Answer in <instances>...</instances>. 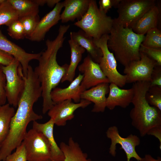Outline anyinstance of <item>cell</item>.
Listing matches in <instances>:
<instances>
[{"label": "cell", "instance_id": "16", "mask_svg": "<svg viewBox=\"0 0 161 161\" xmlns=\"http://www.w3.org/2000/svg\"><path fill=\"white\" fill-rule=\"evenodd\" d=\"M83 75L80 74L71 82L67 87L61 88L56 87L51 91V99L55 104L67 100H73L76 103L80 102L81 95L85 90L81 86Z\"/></svg>", "mask_w": 161, "mask_h": 161}, {"label": "cell", "instance_id": "43", "mask_svg": "<svg viewBox=\"0 0 161 161\" xmlns=\"http://www.w3.org/2000/svg\"><path fill=\"white\" fill-rule=\"evenodd\" d=\"M5 161V160H3V161Z\"/></svg>", "mask_w": 161, "mask_h": 161}, {"label": "cell", "instance_id": "37", "mask_svg": "<svg viewBox=\"0 0 161 161\" xmlns=\"http://www.w3.org/2000/svg\"><path fill=\"white\" fill-rule=\"evenodd\" d=\"M14 57L10 54L0 50V65L6 66L12 61Z\"/></svg>", "mask_w": 161, "mask_h": 161}, {"label": "cell", "instance_id": "6", "mask_svg": "<svg viewBox=\"0 0 161 161\" xmlns=\"http://www.w3.org/2000/svg\"><path fill=\"white\" fill-rule=\"evenodd\" d=\"M156 2L155 0H121L117 8L118 16L114 20L124 27L132 28Z\"/></svg>", "mask_w": 161, "mask_h": 161}, {"label": "cell", "instance_id": "29", "mask_svg": "<svg viewBox=\"0 0 161 161\" xmlns=\"http://www.w3.org/2000/svg\"><path fill=\"white\" fill-rule=\"evenodd\" d=\"M145 98L148 103L161 111V87L150 86L147 91Z\"/></svg>", "mask_w": 161, "mask_h": 161}, {"label": "cell", "instance_id": "41", "mask_svg": "<svg viewBox=\"0 0 161 161\" xmlns=\"http://www.w3.org/2000/svg\"><path fill=\"white\" fill-rule=\"evenodd\" d=\"M47 161H51V160H48Z\"/></svg>", "mask_w": 161, "mask_h": 161}, {"label": "cell", "instance_id": "9", "mask_svg": "<svg viewBox=\"0 0 161 161\" xmlns=\"http://www.w3.org/2000/svg\"><path fill=\"white\" fill-rule=\"evenodd\" d=\"M27 161H47L51 160V147L42 133L32 129L27 131L23 141Z\"/></svg>", "mask_w": 161, "mask_h": 161}, {"label": "cell", "instance_id": "15", "mask_svg": "<svg viewBox=\"0 0 161 161\" xmlns=\"http://www.w3.org/2000/svg\"><path fill=\"white\" fill-rule=\"evenodd\" d=\"M64 7L63 2L57 3L52 10L39 20L33 32L27 38L37 42L44 40L47 33L60 20L61 13Z\"/></svg>", "mask_w": 161, "mask_h": 161}, {"label": "cell", "instance_id": "19", "mask_svg": "<svg viewBox=\"0 0 161 161\" xmlns=\"http://www.w3.org/2000/svg\"><path fill=\"white\" fill-rule=\"evenodd\" d=\"M90 0H65L63 1L64 8L60 15L62 23L80 20L88 9Z\"/></svg>", "mask_w": 161, "mask_h": 161}, {"label": "cell", "instance_id": "25", "mask_svg": "<svg viewBox=\"0 0 161 161\" xmlns=\"http://www.w3.org/2000/svg\"><path fill=\"white\" fill-rule=\"evenodd\" d=\"M15 113L13 107L8 103L0 105V144H1L7 136L10 123Z\"/></svg>", "mask_w": 161, "mask_h": 161}, {"label": "cell", "instance_id": "8", "mask_svg": "<svg viewBox=\"0 0 161 161\" xmlns=\"http://www.w3.org/2000/svg\"><path fill=\"white\" fill-rule=\"evenodd\" d=\"M109 34L103 35L99 39L93 38L95 44L100 48L103 56L99 64L102 72L109 80L110 83H113L121 88L126 83V76L120 73L117 69L116 60L114 54L109 50L107 45Z\"/></svg>", "mask_w": 161, "mask_h": 161}, {"label": "cell", "instance_id": "11", "mask_svg": "<svg viewBox=\"0 0 161 161\" xmlns=\"http://www.w3.org/2000/svg\"><path fill=\"white\" fill-rule=\"evenodd\" d=\"M140 59L133 61L124 67L123 72L126 76V83L137 82H149L154 68L158 65L144 53L140 52Z\"/></svg>", "mask_w": 161, "mask_h": 161}, {"label": "cell", "instance_id": "24", "mask_svg": "<svg viewBox=\"0 0 161 161\" xmlns=\"http://www.w3.org/2000/svg\"><path fill=\"white\" fill-rule=\"evenodd\" d=\"M59 147L64 155L63 161H92L88 158L87 154L83 152L78 143L72 137L69 138L67 143L61 142Z\"/></svg>", "mask_w": 161, "mask_h": 161}, {"label": "cell", "instance_id": "34", "mask_svg": "<svg viewBox=\"0 0 161 161\" xmlns=\"http://www.w3.org/2000/svg\"><path fill=\"white\" fill-rule=\"evenodd\" d=\"M2 66L0 65V105H1L5 104L7 100L5 92L6 78L3 70Z\"/></svg>", "mask_w": 161, "mask_h": 161}, {"label": "cell", "instance_id": "40", "mask_svg": "<svg viewBox=\"0 0 161 161\" xmlns=\"http://www.w3.org/2000/svg\"><path fill=\"white\" fill-rule=\"evenodd\" d=\"M60 1V0H46V4L49 7H52Z\"/></svg>", "mask_w": 161, "mask_h": 161}, {"label": "cell", "instance_id": "13", "mask_svg": "<svg viewBox=\"0 0 161 161\" xmlns=\"http://www.w3.org/2000/svg\"><path fill=\"white\" fill-rule=\"evenodd\" d=\"M78 68L79 71L83 74L80 85L85 90L102 83H110L99 64L94 62L88 54Z\"/></svg>", "mask_w": 161, "mask_h": 161}, {"label": "cell", "instance_id": "21", "mask_svg": "<svg viewBox=\"0 0 161 161\" xmlns=\"http://www.w3.org/2000/svg\"><path fill=\"white\" fill-rule=\"evenodd\" d=\"M70 38L86 50L94 62L99 64L103 53L101 49L95 44L92 37L80 30L77 32H71Z\"/></svg>", "mask_w": 161, "mask_h": 161}, {"label": "cell", "instance_id": "31", "mask_svg": "<svg viewBox=\"0 0 161 161\" xmlns=\"http://www.w3.org/2000/svg\"><path fill=\"white\" fill-rule=\"evenodd\" d=\"M8 27V33L12 38L20 40L25 37L23 26L18 19L13 22Z\"/></svg>", "mask_w": 161, "mask_h": 161}, {"label": "cell", "instance_id": "27", "mask_svg": "<svg viewBox=\"0 0 161 161\" xmlns=\"http://www.w3.org/2000/svg\"><path fill=\"white\" fill-rule=\"evenodd\" d=\"M18 19L16 11L8 0H4L0 4V26L5 25L8 26L13 22Z\"/></svg>", "mask_w": 161, "mask_h": 161}, {"label": "cell", "instance_id": "5", "mask_svg": "<svg viewBox=\"0 0 161 161\" xmlns=\"http://www.w3.org/2000/svg\"><path fill=\"white\" fill-rule=\"evenodd\" d=\"M114 20L101 12L96 0H90L88 10L84 16L74 24L94 39L109 34Z\"/></svg>", "mask_w": 161, "mask_h": 161}, {"label": "cell", "instance_id": "33", "mask_svg": "<svg viewBox=\"0 0 161 161\" xmlns=\"http://www.w3.org/2000/svg\"><path fill=\"white\" fill-rule=\"evenodd\" d=\"M16 149L14 153L7 157L5 161H27L26 149L23 142H22Z\"/></svg>", "mask_w": 161, "mask_h": 161}, {"label": "cell", "instance_id": "39", "mask_svg": "<svg viewBox=\"0 0 161 161\" xmlns=\"http://www.w3.org/2000/svg\"><path fill=\"white\" fill-rule=\"evenodd\" d=\"M139 161H161V158L159 157L157 159H155L151 155L146 154L143 157H141Z\"/></svg>", "mask_w": 161, "mask_h": 161}, {"label": "cell", "instance_id": "42", "mask_svg": "<svg viewBox=\"0 0 161 161\" xmlns=\"http://www.w3.org/2000/svg\"><path fill=\"white\" fill-rule=\"evenodd\" d=\"M1 144H0V148L1 146Z\"/></svg>", "mask_w": 161, "mask_h": 161}, {"label": "cell", "instance_id": "7", "mask_svg": "<svg viewBox=\"0 0 161 161\" xmlns=\"http://www.w3.org/2000/svg\"><path fill=\"white\" fill-rule=\"evenodd\" d=\"M6 78V95L8 103L17 107L25 87L22 68L19 61L14 58L6 66H2Z\"/></svg>", "mask_w": 161, "mask_h": 161}, {"label": "cell", "instance_id": "22", "mask_svg": "<svg viewBox=\"0 0 161 161\" xmlns=\"http://www.w3.org/2000/svg\"><path fill=\"white\" fill-rule=\"evenodd\" d=\"M160 12L159 8L155 5L137 21L132 28L133 31L137 34L145 35L149 30L157 28Z\"/></svg>", "mask_w": 161, "mask_h": 161}, {"label": "cell", "instance_id": "36", "mask_svg": "<svg viewBox=\"0 0 161 161\" xmlns=\"http://www.w3.org/2000/svg\"><path fill=\"white\" fill-rule=\"evenodd\" d=\"M150 86L161 87V65H157L151 73Z\"/></svg>", "mask_w": 161, "mask_h": 161}, {"label": "cell", "instance_id": "12", "mask_svg": "<svg viewBox=\"0 0 161 161\" xmlns=\"http://www.w3.org/2000/svg\"><path fill=\"white\" fill-rule=\"evenodd\" d=\"M91 103L84 99H81L78 103H73L71 99L66 100L54 104L48 111V115L53 120L55 124L64 126L67 121L74 117L76 110L80 108H85Z\"/></svg>", "mask_w": 161, "mask_h": 161}, {"label": "cell", "instance_id": "30", "mask_svg": "<svg viewBox=\"0 0 161 161\" xmlns=\"http://www.w3.org/2000/svg\"><path fill=\"white\" fill-rule=\"evenodd\" d=\"M18 20L23 25L25 37L27 38L33 32L40 20L38 14L22 17Z\"/></svg>", "mask_w": 161, "mask_h": 161}, {"label": "cell", "instance_id": "18", "mask_svg": "<svg viewBox=\"0 0 161 161\" xmlns=\"http://www.w3.org/2000/svg\"><path fill=\"white\" fill-rule=\"evenodd\" d=\"M109 87V94L106 100V107L109 109L112 110L117 106L125 108L131 103L134 95L132 87L122 89L112 83H110Z\"/></svg>", "mask_w": 161, "mask_h": 161}, {"label": "cell", "instance_id": "20", "mask_svg": "<svg viewBox=\"0 0 161 161\" xmlns=\"http://www.w3.org/2000/svg\"><path fill=\"white\" fill-rule=\"evenodd\" d=\"M53 120L50 118L47 122L44 123L33 122L32 129L44 134L47 138L51 147V159L55 161H63L64 155L55 141L53 131L54 125Z\"/></svg>", "mask_w": 161, "mask_h": 161}, {"label": "cell", "instance_id": "17", "mask_svg": "<svg viewBox=\"0 0 161 161\" xmlns=\"http://www.w3.org/2000/svg\"><path fill=\"white\" fill-rule=\"evenodd\" d=\"M109 83H102L85 90L82 93L81 99L94 103L92 112L98 113L105 111L106 108V95L109 92Z\"/></svg>", "mask_w": 161, "mask_h": 161}, {"label": "cell", "instance_id": "23", "mask_svg": "<svg viewBox=\"0 0 161 161\" xmlns=\"http://www.w3.org/2000/svg\"><path fill=\"white\" fill-rule=\"evenodd\" d=\"M71 51L70 64L66 73L61 81V83L65 81L72 82L75 75L76 69L81 61L82 55L85 49L79 45L71 38L68 41Z\"/></svg>", "mask_w": 161, "mask_h": 161}, {"label": "cell", "instance_id": "10", "mask_svg": "<svg viewBox=\"0 0 161 161\" xmlns=\"http://www.w3.org/2000/svg\"><path fill=\"white\" fill-rule=\"evenodd\" d=\"M106 134L107 138L111 140L109 153L113 157L116 156V145L119 144L126 154L127 161H130L133 158L137 161L141 159V157L136 150V147L140 143V139L137 136L131 134L126 137H123L120 135L117 127L115 126L109 128Z\"/></svg>", "mask_w": 161, "mask_h": 161}, {"label": "cell", "instance_id": "44", "mask_svg": "<svg viewBox=\"0 0 161 161\" xmlns=\"http://www.w3.org/2000/svg\"></svg>", "mask_w": 161, "mask_h": 161}, {"label": "cell", "instance_id": "26", "mask_svg": "<svg viewBox=\"0 0 161 161\" xmlns=\"http://www.w3.org/2000/svg\"><path fill=\"white\" fill-rule=\"evenodd\" d=\"M8 0L16 11L19 18L38 14L39 6L34 0Z\"/></svg>", "mask_w": 161, "mask_h": 161}, {"label": "cell", "instance_id": "14", "mask_svg": "<svg viewBox=\"0 0 161 161\" xmlns=\"http://www.w3.org/2000/svg\"><path fill=\"white\" fill-rule=\"evenodd\" d=\"M0 50L12 56L19 61L24 75H27L29 62L38 59L41 52L37 53L27 52L20 47L9 40L0 29Z\"/></svg>", "mask_w": 161, "mask_h": 161}, {"label": "cell", "instance_id": "32", "mask_svg": "<svg viewBox=\"0 0 161 161\" xmlns=\"http://www.w3.org/2000/svg\"><path fill=\"white\" fill-rule=\"evenodd\" d=\"M140 52L146 55L150 58L161 65V48H154L147 47L141 44Z\"/></svg>", "mask_w": 161, "mask_h": 161}, {"label": "cell", "instance_id": "38", "mask_svg": "<svg viewBox=\"0 0 161 161\" xmlns=\"http://www.w3.org/2000/svg\"><path fill=\"white\" fill-rule=\"evenodd\" d=\"M147 134L154 136L159 140L160 148L161 150V125L157 126L151 129L147 132Z\"/></svg>", "mask_w": 161, "mask_h": 161}, {"label": "cell", "instance_id": "28", "mask_svg": "<svg viewBox=\"0 0 161 161\" xmlns=\"http://www.w3.org/2000/svg\"><path fill=\"white\" fill-rule=\"evenodd\" d=\"M143 46L154 48H161V31L158 28L148 31L142 43Z\"/></svg>", "mask_w": 161, "mask_h": 161}, {"label": "cell", "instance_id": "1", "mask_svg": "<svg viewBox=\"0 0 161 161\" xmlns=\"http://www.w3.org/2000/svg\"><path fill=\"white\" fill-rule=\"evenodd\" d=\"M70 27L69 25H61L58 33L53 40L47 39L46 49L41 52L38 61V64L34 70L40 83L43 98L42 112L45 114L55 104L52 101L50 94L58 85L66 75L69 65H60L57 61V55L62 47L66 37L64 35Z\"/></svg>", "mask_w": 161, "mask_h": 161}, {"label": "cell", "instance_id": "4", "mask_svg": "<svg viewBox=\"0 0 161 161\" xmlns=\"http://www.w3.org/2000/svg\"><path fill=\"white\" fill-rule=\"evenodd\" d=\"M114 20L107 46L113 52L116 61L125 67L140 59V48L145 35L135 33L132 28L124 27Z\"/></svg>", "mask_w": 161, "mask_h": 161}, {"label": "cell", "instance_id": "2", "mask_svg": "<svg viewBox=\"0 0 161 161\" xmlns=\"http://www.w3.org/2000/svg\"><path fill=\"white\" fill-rule=\"evenodd\" d=\"M34 103L30 98H23L18 103L17 109L13 117L8 134L1 144L0 161L7 157L23 142L27 132V128L32 121L41 119L42 116L33 110Z\"/></svg>", "mask_w": 161, "mask_h": 161}, {"label": "cell", "instance_id": "3", "mask_svg": "<svg viewBox=\"0 0 161 161\" xmlns=\"http://www.w3.org/2000/svg\"><path fill=\"white\" fill-rule=\"evenodd\" d=\"M150 86L148 82H137L134 83L132 87L134 91L131 102L133 107L129 115L131 125L142 137L152 128L161 125V111L150 105L145 98Z\"/></svg>", "mask_w": 161, "mask_h": 161}, {"label": "cell", "instance_id": "35", "mask_svg": "<svg viewBox=\"0 0 161 161\" xmlns=\"http://www.w3.org/2000/svg\"><path fill=\"white\" fill-rule=\"evenodd\" d=\"M121 0H100L99 1L100 10L106 13L112 7L117 8Z\"/></svg>", "mask_w": 161, "mask_h": 161}]
</instances>
